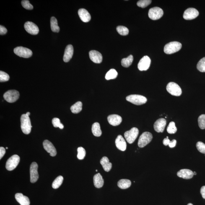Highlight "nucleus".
Returning <instances> with one entry per match:
<instances>
[{
    "label": "nucleus",
    "instance_id": "obj_1",
    "mask_svg": "<svg viewBox=\"0 0 205 205\" xmlns=\"http://www.w3.org/2000/svg\"><path fill=\"white\" fill-rule=\"evenodd\" d=\"M21 127L22 132L26 135L29 134L31 131L32 126L30 118L26 114H23L21 116Z\"/></svg>",
    "mask_w": 205,
    "mask_h": 205
},
{
    "label": "nucleus",
    "instance_id": "obj_2",
    "mask_svg": "<svg viewBox=\"0 0 205 205\" xmlns=\"http://www.w3.org/2000/svg\"><path fill=\"white\" fill-rule=\"evenodd\" d=\"M182 47V45L180 42H171L165 45L164 47V51L167 54H172L179 51Z\"/></svg>",
    "mask_w": 205,
    "mask_h": 205
},
{
    "label": "nucleus",
    "instance_id": "obj_3",
    "mask_svg": "<svg viewBox=\"0 0 205 205\" xmlns=\"http://www.w3.org/2000/svg\"><path fill=\"white\" fill-rule=\"evenodd\" d=\"M126 100L137 105H140L146 103L147 101L146 98L139 95H131L126 97Z\"/></svg>",
    "mask_w": 205,
    "mask_h": 205
},
{
    "label": "nucleus",
    "instance_id": "obj_4",
    "mask_svg": "<svg viewBox=\"0 0 205 205\" xmlns=\"http://www.w3.org/2000/svg\"><path fill=\"white\" fill-rule=\"evenodd\" d=\"M152 135L149 132H145L141 135L138 142V146L139 147L143 148L150 143L152 140Z\"/></svg>",
    "mask_w": 205,
    "mask_h": 205
},
{
    "label": "nucleus",
    "instance_id": "obj_5",
    "mask_svg": "<svg viewBox=\"0 0 205 205\" xmlns=\"http://www.w3.org/2000/svg\"><path fill=\"white\" fill-rule=\"evenodd\" d=\"M20 162V157L17 155L11 156L8 159L6 162V170L8 171L14 170L17 167Z\"/></svg>",
    "mask_w": 205,
    "mask_h": 205
},
{
    "label": "nucleus",
    "instance_id": "obj_6",
    "mask_svg": "<svg viewBox=\"0 0 205 205\" xmlns=\"http://www.w3.org/2000/svg\"><path fill=\"white\" fill-rule=\"evenodd\" d=\"M167 90L169 93L175 96H179L182 93L181 88L176 83L174 82H170L167 84Z\"/></svg>",
    "mask_w": 205,
    "mask_h": 205
},
{
    "label": "nucleus",
    "instance_id": "obj_7",
    "mask_svg": "<svg viewBox=\"0 0 205 205\" xmlns=\"http://www.w3.org/2000/svg\"><path fill=\"white\" fill-rule=\"evenodd\" d=\"M139 134V130L137 128L133 127L129 131L125 132L124 136L127 141L129 144H132L135 140Z\"/></svg>",
    "mask_w": 205,
    "mask_h": 205
},
{
    "label": "nucleus",
    "instance_id": "obj_8",
    "mask_svg": "<svg viewBox=\"0 0 205 205\" xmlns=\"http://www.w3.org/2000/svg\"><path fill=\"white\" fill-rule=\"evenodd\" d=\"M19 93L18 91L15 90H11L5 93L4 98L6 102L12 103L15 102L18 99Z\"/></svg>",
    "mask_w": 205,
    "mask_h": 205
},
{
    "label": "nucleus",
    "instance_id": "obj_9",
    "mask_svg": "<svg viewBox=\"0 0 205 205\" xmlns=\"http://www.w3.org/2000/svg\"><path fill=\"white\" fill-rule=\"evenodd\" d=\"M14 53L17 56L27 58L32 56V52L29 49L22 46H18L14 49Z\"/></svg>",
    "mask_w": 205,
    "mask_h": 205
},
{
    "label": "nucleus",
    "instance_id": "obj_10",
    "mask_svg": "<svg viewBox=\"0 0 205 205\" xmlns=\"http://www.w3.org/2000/svg\"><path fill=\"white\" fill-rule=\"evenodd\" d=\"M163 15V11L162 9L158 7L151 8L148 13L150 18L153 20H158Z\"/></svg>",
    "mask_w": 205,
    "mask_h": 205
},
{
    "label": "nucleus",
    "instance_id": "obj_11",
    "mask_svg": "<svg viewBox=\"0 0 205 205\" xmlns=\"http://www.w3.org/2000/svg\"><path fill=\"white\" fill-rule=\"evenodd\" d=\"M38 168V165L36 163H32L30 168V181L32 183H35L38 180L39 175Z\"/></svg>",
    "mask_w": 205,
    "mask_h": 205
},
{
    "label": "nucleus",
    "instance_id": "obj_12",
    "mask_svg": "<svg viewBox=\"0 0 205 205\" xmlns=\"http://www.w3.org/2000/svg\"><path fill=\"white\" fill-rule=\"evenodd\" d=\"M199 13L196 9L190 8L185 10L183 14V18L186 20H192L199 15Z\"/></svg>",
    "mask_w": 205,
    "mask_h": 205
},
{
    "label": "nucleus",
    "instance_id": "obj_13",
    "mask_svg": "<svg viewBox=\"0 0 205 205\" xmlns=\"http://www.w3.org/2000/svg\"><path fill=\"white\" fill-rule=\"evenodd\" d=\"M151 60L149 56H146L143 57L139 61L138 65V69L140 71L147 70L150 67Z\"/></svg>",
    "mask_w": 205,
    "mask_h": 205
},
{
    "label": "nucleus",
    "instance_id": "obj_14",
    "mask_svg": "<svg viewBox=\"0 0 205 205\" xmlns=\"http://www.w3.org/2000/svg\"><path fill=\"white\" fill-rule=\"evenodd\" d=\"M24 27L26 30L31 35H37L39 31L38 27L33 22H26L24 24Z\"/></svg>",
    "mask_w": 205,
    "mask_h": 205
},
{
    "label": "nucleus",
    "instance_id": "obj_15",
    "mask_svg": "<svg viewBox=\"0 0 205 205\" xmlns=\"http://www.w3.org/2000/svg\"><path fill=\"white\" fill-rule=\"evenodd\" d=\"M43 147L47 152L50 153V156L54 157L57 154L56 148L53 144L48 140H45L43 143Z\"/></svg>",
    "mask_w": 205,
    "mask_h": 205
},
{
    "label": "nucleus",
    "instance_id": "obj_16",
    "mask_svg": "<svg viewBox=\"0 0 205 205\" xmlns=\"http://www.w3.org/2000/svg\"><path fill=\"white\" fill-rule=\"evenodd\" d=\"M167 124V121L163 118L158 119L154 123L155 131L158 133L163 132Z\"/></svg>",
    "mask_w": 205,
    "mask_h": 205
},
{
    "label": "nucleus",
    "instance_id": "obj_17",
    "mask_svg": "<svg viewBox=\"0 0 205 205\" xmlns=\"http://www.w3.org/2000/svg\"><path fill=\"white\" fill-rule=\"evenodd\" d=\"M89 58L91 61L96 63H100L102 62V57L101 54L95 50H92L89 53Z\"/></svg>",
    "mask_w": 205,
    "mask_h": 205
},
{
    "label": "nucleus",
    "instance_id": "obj_18",
    "mask_svg": "<svg viewBox=\"0 0 205 205\" xmlns=\"http://www.w3.org/2000/svg\"><path fill=\"white\" fill-rule=\"evenodd\" d=\"M74 51V48L72 45H69L66 46L63 57V60L65 62H68L72 58Z\"/></svg>",
    "mask_w": 205,
    "mask_h": 205
},
{
    "label": "nucleus",
    "instance_id": "obj_19",
    "mask_svg": "<svg viewBox=\"0 0 205 205\" xmlns=\"http://www.w3.org/2000/svg\"><path fill=\"white\" fill-rule=\"evenodd\" d=\"M115 145L119 150L124 151L126 150L127 144L126 141L122 135H119L117 137L115 141Z\"/></svg>",
    "mask_w": 205,
    "mask_h": 205
},
{
    "label": "nucleus",
    "instance_id": "obj_20",
    "mask_svg": "<svg viewBox=\"0 0 205 205\" xmlns=\"http://www.w3.org/2000/svg\"><path fill=\"white\" fill-rule=\"evenodd\" d=\"M122 120L121 117L117 115H110L108 117V123L114 126L119 125L122 123Z\"/></svg>",
    "mask_w": 205,
    "mask_h": 205
},
{
    "label": "nucleus",
    "instance_id": "obj_21",
    "mask_svg": "<svg viewBox=\"0 0 205 205\" xmlns=\"http://www.w3.org/2000/svg\"><path fill=\"white\" fill-rule=\"evenodd\" d=\"M177 175L179 177L188 179L192 178L194 175L193 172L191 170L188 169H182L177 172Z\"/></svg>",
    "mask_w": 205,
    "mask_h": 205
},
{
    "label": "nucleus",
    "instance_id": "obj_22",
    "mask_svg": "<svg viewBox=\"0 0 205 205\" xmlns=\"http://www.w3.org/2000/svg\"><path fill=\"white\" fill-rule=\"evenodd\" d=\"M78 14L80 18L83 22H87L90 20L91 16L86 10L84 9H80L78 11Z\"/></svg>",
    "mask_w": 205,
    "mask_h": 205
},
{
    "label": "nucleus",
    "instance_id": "obj_23",
    "mask_svg": "<svg viewBox=\"0 0 205 205\" xmlns=\"http://www.w3.org/2000/svg\"><path fill=\"white\" fill-rule=\"evenodd\" d=\"M16 200L21 205H29L30 200L27 196H24L22 193H18L15 195Z\"/></svg>",
    "mask_w": 205,
    "mask_h": 205
},
{
    "label": "nucleus",
    "instance_id": "obj_24",
    "mask_svg": "<svg viewBox=\"0 0 205 205\" xmlns=\"http://www.w3.org/2000/svg\"><path fill=\"white\" fill-rule=\"evenodd\" d=\"M104 181L102 175L98 173L94 177V183L96 188H100L103 186Z\"/></svg>",
    "mask_w": 205,
    "mask_h": 205
},
{
    "label": "nucleus",
    "instance_id": "obj_25",
    "mask_svg": "<svg viewBox=\"0 0 205 205\" xmlns=\"http://www.w3.org/2000/svg\"><path fill=\"white\" fill-rule=\"evenodd\" d=\"M100 163L105 171L109 172L111 170L112 166V163L109 162L108 158L106 157H102L101 159Z\"/></svg>",
    "mask_w": 205,
    "mask_h": 205
},
{
    "label": "nucleus",
    "instance_id": "obj_26",
    "mask_svg": "<svg viewBox=\"0 0 205 205\" xmlns=\"http://www.w3.org/2000/svg\"><path fill=\"white\" fill-rule=\"evenodd\" d=\"M92 131L94 136L99 137L101 136L102 131L100 125L98 123H95L92 125Z\"/></svg>",
    "mask_w": 205,
    "mask_h": 205
},
{
    "label": "nucleus",
    "instance_id": "obj_27",
    "mask_svg": "<svg viewBox=\"0 0 205 205\" xmlns=\"http://www.w3.org/2000/svg\"><path fill=\"white\" fill-rule=\"evenodd\" d=\"M131 180L125 179H123L119 181L118 183V186L123 189H125L129 188L131 185Z\"/></svg>",
    "mask_w": 205,
    "mask_h": 205
},
{
    "label": "nucleus",
    "instance_id": "obj_28",
    "mask_svg": "<svg viewBox=\"0 0 205 205\" xmlns=\"http://www.w3.org/2000/svg\"><path fill=\"white\" fill-rule=\"evenodd\" d=\"M82 104L81 102H78L71 107V110L74 114H78L82 110Z\"/></svg>",
    "mask_w": 205,
    "mask_h": 205
},
{
    "label": "nucleus",
    "instance_id": "obj_29",
    "mask_svg": "<svg viewBox=\"0 0 205 205\" xmlns=\"http://www.w3.org/2000/svg\"><path fill=\"white\" fill-rule=\"evenodd\" d=\"M133 61V57L132 55H130L127 58H123L122 60V66L124 67H128L131 66Z\"/></svg>",
    "mask_w": 205,
    "mask_h": 205
},
{
    "label": "nucleus",
    "instance_id": "obj_30",
    "mask_svg": "<svg viewBox=\"0 0 205 205\" xmlns=\"http://www.w3.org/2000/svg\"><path fill=\"white\" fill-rule=\"evenodd\" d=\"M51 27L52 31L53 32H58L60 31V28L58 25V21L56 18L52 17L50 21Z\"/></svg>",
    "mask_w": 205,
    "mask_h": 205
},
{
    "label": "nucleus",
    "instance_id": "obj_31",
    "mask_svg": "<svg viewBox=\"0 0 205 205\" xmlns=\"http://www.w3.org/2000/svg\"><path fill=\"white\" fill-rule=\"evenodd\" d=\"M118 76V73L116 70L114 69H111L107 73L105 76V79L109 80L113 79L116 78Z\"/></svg>",
    "mask_w": 205,
    "mask_h": 205
},
{
    "label": "nucleus",
    "instance_id": "obj_32",
    "mask_svg": "<svg viewBox=\"0 0 205 205\" xmlns=\"http://www.w3.org/2000/svg\"><path fill=\"white\" fill-rule=\"evenodd\" d=\"M63 178L61 175L57 177L53 181L52 184V187L54 189H57L61 186L63 183Z\"/></svg>",
    "mask_w": 205,
    "mask_h": 205
},
{
    "label": "nucleus",
    "instance_id": "obj_33",
    "mask_svg": "<svg viewBox=\"0 0 205 205\" xmlns=\"http://www.w3.org/2000/svg\"><path fill=\"white\" fill-rule=\"evenodd\" d=\"M117 31L118 33L122 35H127L129 33V30L127 27L123 26H118L117 27Z\"/></svg>",
    "mask_w": 205,
    "mask_h": 205
},
{
    "label": "nucleus",
    "instance_id": "obj_34",
    "mask_svg": "<svg viewBox=\"0 0 205 205\" xmlns=\"http://www.w3.org/2000/svg\"><path fill=\"white\" fill-rule=\"evenodd\" d=\"M198 70L201 72H205V57L201 58L197 65Z\"/></svg>",
    "mask_w": 205,
    "mask_h": 205
},
{
    "label": "nucleus",
    "instance_id": "obj_35",
    "mask_svg": "<svg viewBox=\"0 0 205 205\" xmlns=\"http://www.w3.org/2000/svg\"><path fill=\"white\" fill-rule=\"evenodd\" d=\"M167 132L170 134H175L176 132L177 129L175 126V123L174 122H171L170 123L167 128Z\"/></svg>",
    "mask_w": 205,
    "mask_h": 205
},
{
    "label": "nucleus",
    "instance_id": "obj_36",
    "mask_svg": "<svg viewBox=\"0 0 205 205\" xmlns=\"http://www.w3.org/2000/svg\"><path fill=\"white\" fill-rule=\"evenodd\" d=\"M77 158L78 159L82 160L85 157L86 152L85 149L82 147H79L78 148Z\"/></svg>",
    "mask_w": 205,
    "mask_h": 205
},
{
    "label": "nucleus",
    "instance_id": "obj_37",
    "mask_svg": "<svg viewBox=\"0 0 205 205\" xmlns=\"http://www.w3.org/2000/svg\"><path fill=\"white\" fill-rule=\"evenodd\" d=\"M151 2L152 1L151 0H141L138 2L137 5L139 7L144 8L147 7Z\"/></svg>",
    "mask_w": 205,
    "mask_h": 205
},
{
    "label": "nucleus",
    "instance_id": "obj_38",
    "mask_svg": "<svg viewBox=\"0 0 205 205\" xmlns=\"http://www.w3.org/2000/svg\"><path fill=\"white\" fill-rule=\"evenodd\" d=\"M198 125L201 129H205V115H202L198 119Z\"/></svg>",
    "mask_w": 205,
    "mask_h": 205
},
{
    "label": "nucleus",
    "instance_id": "obj_39",
    "mask_svg": "<svg viewBox=\"0 0 205 205\" xmlns=\"http://www.w3.org/2000/svg\"><path fill=\"white\" fill-rule=\"evenodd\" d=\"M52 123H53V125L54 127H58L61 129H62L64 128L63 125L61 123L60 120L58 118H54L52 120Z\"/></svg>",
    "mask_w": 205,
    "mask_h": 205
},
{
    "label": "nucleus",
    "instance_id": "obj_40",
    "mask_svg": "<svg viewBox=\"0 0 205 205\" xmlns=\"http://www.w3.org/2000/svg\"><path fill=\"white\" fill-rule=\"evenodd\" d=\"M9 75L4 71H0V81L1 82H6L9 80Z\"/></svg>",
    "mask_w": 205,
    "mask_h": 205
},
{
    "label": "nucleus",
    "instance_id": "obj_41",
    "mask_svg": "<svg viewBox=\"0 0 205 205\" xmlns=\"http://www.w3.org/2000/svg\"><path fill=\"white\" fill-rule=\"evenodd\" d=\"M196 146L197 149L199 152L205 154V144L204 143L199 141L197 143Z\"/></svg>",
    "mask_w": 205,
    "mask_h": 205
},
{
    "label": "nucleus",
    "instance_id": "obj_42",
    "mask_svg": "<svg viewBox=\"0 0 205 205\" xmlns=\"http://www.w3.org/2000/svg\"><path fill=\"white\" fill-rule=\"evenodd\" d=\"M22 4L23 7L25 9L31 10L33 9V6L31 4L29 1L27 0H23L22 2Z\"/></svg>",
    "mask_w": 205,
    "mask_h": 205
},
{
    "label": "nucleus",
    "instance_id": "obj_43",
    "mask_svg": "<svg viewBox=\"0 0 205 205\" xmlns=\"http://www.w3.org/2000/svg\"><path fill=\"white\" fill-rule=\"evenodd\" d=\"M7 32V29L3 26H0V34L1 35H4Z\"/></svg>",
    "mask_w": 205,
    "mask_h": 205
},
{
    "label": "nucleus",
    "instance_id": "obj_44",
    "mask_svg": "<svg viewBox=\"0 0 205 205\" xmlns=\"http://www.w3.org/2000/svg\"><path fill=\"white\" fill-rule=\"evenodd\" d=\"M6 153V149L4 147H0V159H1L4 157Z\"/></svg>",
    "mask_w": 205,
    "mask_h": 205
},
{
    "label": "nucleus",
    "instance_id": "obj_45",
    "mask_svg": "<svg viewBox=\"0 0 205 205\" xmlns=\"http://www.w3.org/2000/svg\"><path fill=\"white\" fill-rule=\"evenodd\" d=\"M176 143L177 141L175 139H173V140L171 141H170V142L169 143L168 145L169 147L171 148L175 147V146H176Z\"/></svg>",
    "mask_w": 205,
    "mask_h": 205
},
{
    "label": "nucleus",
    "instance_id": "obj_46",
    "mask_svg": "<svg viewBox=\"0 0 205 205\" xmlns=\"http://www.w3.org/2000/svg\"><path fill=\"white\" fill-rule=\"evenodd\" d=\"M202 196L204 199H205V186L202 187L200 190Z\"/></svg>",
    "mask_w": 205,
    "mask_h": 205
},
{
    "label": "nucleus",
    "instance_id": "obj_47",
    "mask_svg": "<svg viewBox=\"0 0 205 205\" xmlns=\"http://www.w3.org/2000/svg\"><path fill=\"white\" fill-rule=\"evenodd\" d=\"M170 142V140L168 139V137L167 138H165L163 140V144L164 145L167 146L168 145L169 143Z\"/></svg>",
    "mask_w": 205,
    "mask_h": 205
},
{
    "label": "nucleus",
    "instance_id": "obj_48",
    "mask_svg": "<svg viewBox=\"0 0 205 205\" xmlns=\"http://www.w3.org/2000/svg\"><path fill=\"white\" fill-rule=\"evenodd\" d=\"M26 115H27V116H29L30 115V113L29 112H27V113L26 114Z\"/></svg>",
    "mask_w": 205,
    "mask_h": 205
},
{
    "label": "nucleus",
    "instance_id": "obj_49",
    "mask_svg": "<svg viewBox=\"0 0 205 205\" xmlns=\"http://www.w3.org/2000/svg\"><path fill=\"white\" fill-rule=\"evenodd\" d=\"M196 174H197V173H196V172H193L194 175H196Z\"/></svg>",
    "mask_w": 205,
    "mask_h": 205
},
{
    "label": "nucleus",
    "instance_id": "obj_50",
    "mask_svg": "<svg viewBox=\"0 0 205 205\" xmlns=\"http://www.w3.org/2000/svg\"><path fill=\"white\" fill-rule=\"evenodd\" d=\"M187 205H193V204H191V203H189V204H188Z\"/></svg>",
    "mask_w": 205,
    "mask_h": 205
},
{
    "label": "nucleus",
    "instance_id": "obj_51",
    "mask_svg": "<svg viewBox=\"0 0 205 205\" xmlns=\"http://www.w3.org/2000/svg\"><path fill=\"white\" fill-rule=\"evenodd\" d=\"M6 149H8V148L7 147H6Z\"/></svg>",
    "mask_w": 205,
    "mask_h": 205
},
{
    "label": "nucleus",
    "instance_id": "obj_52",
    "mask_svg": "<svg viewBox=\"0 0 205 205\" xmlns=\"http://www.w3.org/2000/svg\"><path fill=\"white\" fill-rule=\"evenodd\" d=\"M97 171H97V170H96V171L97 172Z\"/></svg>",
    "mask_w": 205,
    "mask_h": 205
},
{
    "label": "nucleus",
    "instance_id": "obj_53",
    "mask_svg": "<svg viewBox=\"0 0 205 205\" xmlns=\"http://www.w3.org/2000/svg\"></svg>",
    "mask_w": 205,
    "mask_h": 205
}]
</instances>
